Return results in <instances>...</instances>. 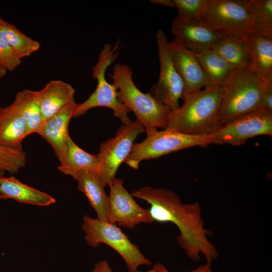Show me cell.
<instances>
[{
  "label": "cell",
  "instance_id": "obj_34",
  "mask_svg": "<svg viewBox=\"0 0 272 272\" xmlns=\"http://www.w3.org/2000/svg\"><path fill=\"white\" fill-rule=\"evenodd\" d=\"M7 72V71L0 64V79L6 75Z\"/></svg>",
  "mask_w": 272,
  "mask_h": 272
},
{
  "label": "cell",
  "instance_id": "obj_14",
  "mask_svg": "<svg viewBox=\"0 0 272 272\" xmlns=\"http://www.w3.org/2000/svg\"><path fill=\"white\" fill-rule=\"evenodd\" d=\"M168 44L173 64L184 83V96L212 85L194 52L175 39Z\"/></svg>",
  "mask_w": 272,
  "mask_h": 272
},
{
  "label": "cell",
  "instance_id": "obj_32",
  "mask_svg": "<svg viewBox=\"0 0 272 272\" xmlns=\"http://www.w3.org/2000/svg\"><path fill=\"white\" fill-rule=\"evenodd\" d=\"M92 272H113V271L108 261L100 260L95 264ZM145 272H149V270Z\"/></svg>",
  "mask_w": 272,
  "mask_h": 272
},
{
  "label": "cell",
  "instance_id": "obj_37",
  "mask_svg": "<svg viewBox=\"0 0 272 272\" xmlns=\"http://www.w3.org/2000/svg\"><path fill=\"white\" fill-rule=\"evenodd\" d=\"M2 108H3L0 106V112L1 111Z\"/></svg>",
  "mask_w": 272,
  "mask_h": 272
},
{
  "label": "cell",
  "instance_id": "obj_15",
  "mask_svg": "<svg viewBox=\"0 0 272 272\" xmlns=\"http://www.w3.org/2000/svg\"><path fill=\"white\" fill-rule=\"evenodd\" d=\"M77 103L73 101L57 113L43 121L35 133L43 138L52 147L60 164L64 163L66 156L67 140L70 120L73 117Z\"/></svg>",
  "mask_w": 272,
  "mask_h": 272
},
{
  "label": "cell",
  "instance_id": "obj_10",
  "mask_svg": "<svg viewBox=\"0 0 272 272\" xmlns=\"http://www.w3.org/2000/svg\"><path fill=\"white\" fill-rule=\"evenodd\" d=\"M156 39L160 74L157 82L151 87L150 93L172 111L179 107V100L184 98V85L173 64L169 42L162 30L157 31Z\"/></svg>",
  "mask_w": 272,
  "mask_h": 272
},
{
  "label": "cell",
  "instance_id": "obj_30",
  "mask_svg": "<svg viewBox=\"0 0 272 272\" xmlns=\"http://www.w3.org/2000/svg\"><path fill=\"white\" fill-rule=\"evenodd\" d=\"M149 272H171L166 266L161 263L158 262L154 264L152 269ZM188 272H213L211 263L206 262V263L200 265L195 269Z\"/></svg>",
  "mask_w": 272,
  "mask_h": 272
},
{
  "label": "cell",
  "instance_id": "obj_23",
  "mask_svg": "<svg viewBox=\"0 0 272 272\" xmlns=\"http://www.w3.org/2000/svg\"><path fill=\"white\" fill-rule=\"evenodd\" d=\"M231 66L232 70L249 67L243 40L231 35H224L212 48Z\"/></svg>",
  "mask_w": 272,
  "mask_h": 272
},
{
  "label": "cell",
  "instance_id": "obj_7",
  "mask_svg": "<svg viewBox=\"0 0 272 272\" xmlns=\"http://www.w3.org/2000/svg\"><path fill=\"white\" fill-rule=\"evenodd\" d=\"M211 144H213L212 134L191 135L168 128L155 129L147 132L142 142L134 143L124 162L130 168L138 169L143 160L158 158L191 147H207Z\"/></svg>",
  "mask_w": 272,
  "mask_h": 272
},
{
  "label": "cell",
  "instance_id": "obj_9",
  "mask_svg": "<svg viewBox=\"0 0 272 272\" xmlns=\"http://www.w3.org/2000/svg\"><path fill=\"white\" fill-rule=\"evenodd\" d=\"M143 132L146 130L143 124L137 120H131L120 126L113 138L100 145L97 174L105 187L115 178L119 167L130 154L134 140Z\"/></svg>",
  "mask_w": 272,
  "mask_h": 272
},
{
  "label": "cell",
  "instance_id": "obj_36",
  "mask_svg": "<svg viewBox=\"0 0 272 272\" xmlns=\"http://www.w3.org/2000/svg\"><path fill=\"white\" fill-rule=\"evenodd\" d=\"M2 199H4V198L0 194V200H1Z\"/></svg>",
  "mask_w": 272,
  "mask_h": 272
},
{
  "label": "cell",
  "instance_id": "obj_35",
  "mask_svg": "<svg viewBox=\"0 0 272 272\" xmlns=\"http://www.w3.org/2000/svg\"><path fill=\"white\" fill-rule=\"evenodd\" d=\"M5 20H3L1 17H0V23L4 22Z\"/></svg>",
  "mask_w": 272,
  "mask_h": 272
},
{
  "label": "cell",
  "instance_id": "obj_8",
  "mask_svg": "<svg viewBox=\"0 0 272 272\" xmlns=\"http://www.w3.org/2000/svg\"><path fill=\"white\" fill-rule=\"evenodd\" d=\"M82 228L89 246L96 247L101 243L108 245L121 256L128 272H138L140 266L151 264L138 246L116 224L85 215Z\"/></svg>",
  "mask_w": 272,
  "mask_h": 272
},
{
  "label": "cell",
  "instance_id": "obj_19",
  "mask_svg": "<svg viewBox=\"0 0 272 272\" xmlns=\"http://www.w3.org/2000/svg\"><path fill=\"white\" fill-rule=\"evenodd\" d=\"M25 121L12 103L0 112V146L16 150H23L22 142L27 137Z\"/></svg>",
  "mask_w": 272,
  "mask_h": 272
},
{
  "label": "cell",
  "instance_id": "obj_13",
  "mask_svg": "<svg viewBox=\"0 0 272 272\" xmlns=\"http://www.w3.org/2000/svg\"><path fill=\"white\" fill-rule=\"evenodd\" d=\"M171 31L175 39L195 53L211 49L225 35L199 19L178 15L172 22Z\"/></svg>",
  "mask_w": 272,
  "mask_h": 272
},
{
  "label": "cell",
  "instance_id": "obj_18",
  "mask_svg": "<svg viewBox=\"0 0 272 272\" xmlns=\"http://www.w3.org/2000/svg\"><path fill=\"white\" fill-rule=\"evenodd\" d=\"M78 182V188L88 199L90 205L95 210L97 218L107 221L109 211V200L97 173L82 171L74 178Z\"/></svg>",
  "mask_w": 272,
  "mask_h": 272
},
{
  "label": "cell",
  "instance_id": "obj_6",
  "mask_svg": "<svg viewBox=\"0 0 272 272\" xmlns=\"http://www.w3.org/2000/svg\"><path fill=\"white\" fill-rule=\"evenodd\" d=\"M119 44V41L113 46L106 44L100 51L92 70L93 78L97 80L96 89L84 102L76 104L73 117L84 115L91 109L103 107L111 109L123 124L131 121L128 117L130 110L119 100L116 87L107 81L105 76L107 69L118 56Z\"/></svg>",
  "mask_w": 272,
  "mask_h": 272
},
{
  "label": "cell",
  "instance_id": "obj_25",
  "mask_svg": "<svg viewBox=\"0 0 272 272\" xmlns=\"http://www.w3.org/2000/svg\"><path fill=\"white\" fill-rule=\"evenodd\" d=\"M195 54L211 84L222 87L232 71L229 64L212 49Z\"/></svg>",
  "mask_w": 272,
  "mask_h": 272
},
{
  "label": "cell",
  "instance_id": "obj_28",
  "mask_svg": "<svg viewBox=\"0 0 272 272\" xmlns=\"http://www.w3.org/2000/svg\"><path fill=\"white\" fill-rule=\"evenodd\" d=\"M22 59L0 38V64L7 71H14L21 64Z\"/></svg>",
  "mask_w": 272,
  "mask_h": 272
},
{
  "label": "cell",
  "instance_id": "obj_2",
  "mask_svg": "<svg viewBox=\"0 0 272 272\" xmlns=\"http://www.w3.org/2000/svg\"><path fill=\"white\" fill-rule=\"evenodd\" d=\"M221 95L222 87L217 85L187 94L183 104L170 111L166 128L191 135L213 133L221 126Z\"/></svg>",
  "mask_w": 272,
  "mask_h": 272
},
{
  "label": "cell",
  "instance_id": "obj_31",
  "mask_svg": "<svg viewBox=\"0 0 272 272\" xmlns=\"http://www.w3.org/2000/svg\"><path fill=\"white\" fill-rule=\"evenodd\" d=\"M260 109L272 111V82L268 84L263 95Z\"/></svg>",
  "mask_w": 272,
  "mask_h": 272
},
{
  "label": "cell",
  "instance_id": "obj_29",
  "mask_svg": "<svg viewBox=\"0 0 272 272\" xmlns=\"http://www.w3.org/2000/svg\"><path fill=\"white\" fill-rule=\"evenodd\" d=\"M259 18L272 27V0H249Z\"/></svg>",
  "mask_w": 272,
  "mask_h": 272
},
{
  "label": "cell",
  "instance_id": "obj_27",
  "mask_svg": "<svg viewBox=\"0 0 272 272\" xmlns=\"http://www.w3.org/2000/svg\"><path fill=\"white\" fill-rule=\"evenodd\" d=\"M178 16L188 19H198L207 0H174Z\"/></svg>",
  "mask_w": 272,
  "mask_h": 272
},
{
  "label": "cell",
  "instance_id": "obj_22",
  "mask_svg": "<svg viewBox=\"0 0 272 272\" xmlns=\"http://www.w3.org/2000/svg\"><path fill=\"white\" fill-rule=\"evenodd\" d=\"M12 103L26 122L27 135L35 133L43 122L38 91L21 90L17 93Z\"/></svg>",
  "mask_w": 272,
  "mask_h": 272
},
{
  "label": "cell",
  "instance_id": "obj_26",
  "mask_svg": "<svg viewBox=\"0 0 272 272\" xmlns=\"http://www.w3.org/2000/svg\"><path fill=\"white\" fill-rule=\"evenodd\" d=\"M27 155L23 150H16L0 146V173H17L24 167Z\"/></svg>",
  "mask_w": 272,
  "mask_h": 272
},
{
  "label": "cell",
  "instance_id": "obj_3",
  "mask_svg": "<svg viewBox=\"0 0 272 272\" xmlns=\"http://www.w3.org/2000/svg\"><path fill=\"white\" fill-rule=\"evenodd\" d=\"M198 19L220 33L241 39L252 34L272 38V27L259 18L249 0H207Z\"/></svg>",
  "mask_w": 272,
  "mask_h": 272
},
{
  "label": "cell",
  "instance_id": "obj_4",
  "mask_svg": "<svg viewBox=\"0 0 272 272\" xmlns=\"http://www.w3.org/2000/svg\"><path fill=\"white\" fill-rule=\"evenodd\" d=\"M271 82L259 77L249 67L233 70L222 87L220 125L260 109L263 95Z\"/></svg>",
  "mask_w": 272,
  "mask_h": 272
},
{
  "label": "cell",
  "instance_id": "obj_5",
  "mask_svg": "<svg viewBox=\"0 0 272 272\" xmlns=\"http://www.w3.org/2000/svg\"><path fill=\"white\" fill-rule=\"evenodd\" d=\"M109 76L117 89L119 100L133 112L146 133L159 128H166L170 110L153 95L138 89L128 65L117 63Z\"/></svg>",
  "mask_w": 272,
  "mask_h": 272
},
{
  "label": "cell",
  "instance_id": "obj_21",
  "mask_svg": "<svg viewBox=\"0 0 272 272\" xmlns=\"http://www.w3.org/2000/svg\"><path fill=\"white\" fill-rule=\"evenodd\" d=\"M99 165L97 155L84 151L73 141L70 135L68 137L65 161L57 167L60 172L74 178L79 173L85 171L98 173Z\"/></svg>",
  "mask_w": 272,
  "mask_h": 272
},
{
  "label": "cell",
  "instance_id": "obj_33",
  "mask_svg": "<svg viewBox=\"0 0 272 272\" xmlns=\"http://www.w3.org/2000/svg\"><path fill=\"white\" fill-rule=\"evenodd\" d=\"M150 1L153 4L167 7L175 8L174 0H152Z\"/></svg>",
  "mask_w": 272,
  "mask_h": 272
},
{
  "label": "cell",
  "instance_id": "obj_16",
  "mask_svg": "<svg viewBox=\"0 0 272 272\" xmlns=\"http://www.w3.org/2000/svg\"><path fill=\"white\" fill-rule=\"evenodd\" d=\"M242 40L249 68L261 78L272 81V38L252 34Z\"/></svg>",
  "mask_w": 272,
  "mask_h": 272
},
{
  "label": "cell",
  "instance_id": "obj_1",
  "mask_svg": "<svg viewBox=\"0 0 272 272\" xmlns=\"http://www.w3.org/2000/svg\"><path fill=\"white\" fill-rule=\"evenodd\" d=\"M133 197L150 204V214L154 221L174 224L179 230V245L192 261L200 260V254L211 262L219 253L208 237L213 233L205 228L202 212L197 202L182 203L175 192L163 188L145 186L131 193Z\"/></svg>",
  "mask_w": 272,
  "mask_h": 272
},
{
  "label": "cell",
  "instance_id": "obj_24",
  "mask_svg": "<svg viewBox=\"0 0 272 272\" xmlns=\"http://www.w3.org/2000/svg\"><path fill=\"white\" fill-rule=\"evenodd\" d=\"M0 38L21 59L30 56L40 48L38 41L27 36L14 25L5 21L0 23Z\"/></svg>",
  "mask_w": 272,
  "mask_h": 272
},
{
  "label": "cell",
  "instance_id": "obj_20",
  "mask_svg": "<svg viewBox=\"0 0 272 272\" xmlns=\"http://www.w3.org/2000/svg\"><path fill=\"white\" fill-rule=\"evenodd\" d=\"M0 194L5 199L36 205L47 206L55 202L49 194L25 184L14 177L0 174Z\"/></svg>",
  "mask_w": 272,
  "mask_h": 272
},
{
  "label": "cell",
  "instance_id": "obj_11",
  "mask_svg": "<svg viewBox=\"0 0 272 272\" xmlns=\"http://www.w3.org/2000/svg\"><path fill=\"white\" fill-rule=\"evenodd\" d=\"M213 144L239 146L261 135H272V111L259 109L221 125L213 133Z\"/></svg>",
  "mask_w": 272,
  "mask_h": 272
},
{
  "label": "cell",
  "instance_id": "obj_12",
  "mask_svg": "<svg viewBox=\"0 0 272 272\" xmlns=\"http://www.w3.org/2000/svg\"><path fill=\"white\" fill-rule=\"evenodd\" d=\"M110 193L107 222L132 229L139 224L154 222L149 209L138 205L123 186V180L115 178L107 185Z\"/></svg>",
  "mask_w": 272,
  "mask_h": 272
},
{
  "label": "cell",
  "instance_id": "obj_17",
  "mask_svg": "<svg viewBox=\"0 0 272 272\" xmlns=\"http://www.w3.org/2000/svg\"><path fill=\"white\" fill-rule=\"evenodd\" d=\"M75 90L71 85L61 80H51L38 91L42 121L75 101Z\"/></svg>",
  "mask_w": 272,
  "mask_h": 272
}]
</instances>
